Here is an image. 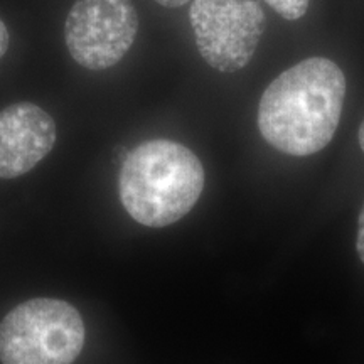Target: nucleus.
<instances>
[{
    "instance_id": "nucleus-1",
    "label": "nucleus",
    "mask_w": 364,
    "mask_h": 364,
    "mask_svg": "<svg viewBox=\"0 0 364 364\" xmlns=\"http://www.w3.org/2000/svg\"><path fill=\"white\" fill-rule=\"evenodd\" d=\"M346 76L327 58H307L263 91L258 130L279 152L306 157L329 145L346 98Z\"/></svg>"
},
{
    "instance_id": "nucleus-2",
    "label": "nucleus",
    "mask_w": 364,
    "mask_h": 364,
    "mask_svg": "<svg viewBox=\"0 0 364 364\" xmlns=\"http://www.w3.org/2000/svg\"><path fill=\"white\" fill-rule=\"evenodd\" d=\"M118 188L132 220L164 228L182 220L201 198L204 169L198 156L182 144L147 140L125 157Z\"/></svg>"
},
{
    "instance_id": "nucleus-3",
    "label": "nucleus",
    "mask_w": 364,
    "mask_h": 364,
    "mask_svg": "<svg viewBox=\"0 0 364 364\" xmlns=\"http://www.w3.org/2000/svg\"><path fill=\"white\" fill-rule=\"evenodd\" d=\"M83 346V318L65 300H26L0 322L2 364H73Z\"/></svg>"
},
{
    "instance_id": "nucleus-4",
    "label": "nucleus",
    "mask_w": 364,
    "mask_h": 364,
    "mask_svg": "<svg viewBox=\"0 0 364 364\" xmlns=\"http://www.w3.org/2000/svg\"><path fill=\"white\" fill-rule=\"evenodd\" d=\"M189 21L199 54L221 73H236L252 61L267 26L257 0H193Z\"/></svg>"
},
{
    "instance_id": "nucleus-5",
    "label": "nucleus",
    "mask_w": 364,
    "mask_h": 364,
    "mask_svg": "<svg viewBox=\"0 0 364 364\" xmlns=\"http://www.w3.org/2000/svg\"><path fill=\"white\" fill-rule=\"evenodd\" d=\"M139 33V14L132 0H76L65 22L71 58L90 71L120 63Z\"/></svg>"
},
{
    "instance_id": "nucleus-6",
    "label": "nucleus",
    "mask_w": 364,
    "mask_h": 364,
    "mask_svg": "<svg viewBox=\"0 0 364 364\" xmlns=\"http://www.w3.org/2000/svg\"><path fill=\"white\" fill-rule=\"evenodd\" d=\"M56 144V124L38 105L19 102L0 112V179L33 171Z\"/></svg>"
},
{
    "instance_id": "nucleus-7",
    "label": "nucleus",
    "mask_w": 364,
    "mask_h": 364,
    "mask_svg": "<svg viewBox=\"0 0 364 364\" xmlns=\"http://www.w3.org/2000/svg\"><path fill=\"white\" fill-rule=\"evenodd\" d=\"M265 2L287 21L302 19L309 9V0H265Z\"/></svg>"
},
{
    "instance_id": "nucleus-8",
    "label": "nucleus",
    "mask_w": 364,
    "mask_h": 364,
    "mask_svg": "<svg viewBox=\"0 0 364 364\" xmlns=\"http://www.w3.org/2000/svg\"><path fill=\"white\" fill-rule=\"evenodd\" d=\"M358 255L364 263V204L361 208V213H359V228H358V241H356Z\"/></svg>"
},
{
    "instance_id": "nucleus-9",
    "label": "nucleus",
    "mask_w": 364,
    "mask_h": 364,
    "mask_svg": "<svg viewBox=\"0 0 364 364\" xmlns=\"http://www.w3.org/2000/svg\"><path fill=\"white\" fill-rule=\"evenodd\" d=\"M9 44H11V36H9V31L6 24H4V21L0 19V59L7 53Z\"/></svg>"
},
{
    "instance_id": "nucleus-10",
    "label": "nucleus",
    "mask_w": 364,
    "mask_h": 364,
    "mask_svg": "<svg viewBox=\"0 0 364 364\" xmlns=\"http://www.w3.org/2000/svg\"><path fill=\"white\" fill-rule=\"evenodd\" d=\"M157 4H161L162 7H167V9H177V7H182L186 6V4L189 2V0H156Z\"/></svg>"
},
{
    "instance_id": "nucleus-11",
    "label": "nucleus",
    "mask_w": 364,
    "mask_h": 364,
    "mask_svg": "<svg viewBox=\"0 0 364 364\" xmlns=\"http://www.w3.org/2000/svg\"><path fill=\"white\" fill-rule=\"evenodd\" d=\"M358 139H359V147H361V150L364 152V120L361 127H359V134H358Z\"/></svg>"
}]
</instances>
